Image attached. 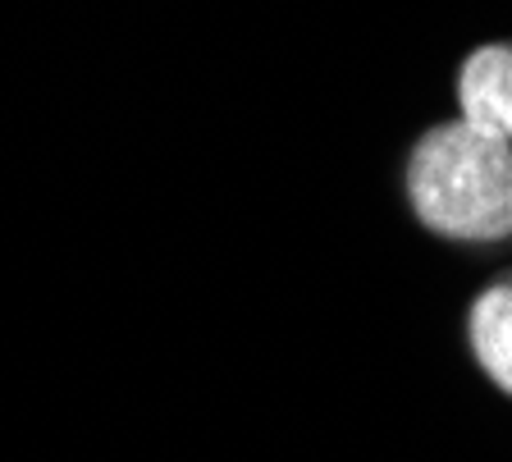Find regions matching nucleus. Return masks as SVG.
Here are the masks:
<instances>
[{"mask_svg":"<svg viewBox=\"0 0 512 462\" xmlns=\"http://www.w3.org/2000/svg\"><path fill=\"white\" fill-rule=\"evenodd\" d=\"M407 202L416 220L453 243L512 238V142L462 119H444L407 156Z\"/></svg>","mask_w":512,"mask_h":462,"instance_id":"nucleus-1","label":"nucleus"},{"mask_svg":"<svg viewBox=\"0 0 512 462\" xmlns=\"http://www.w3.org/2000/svg\"><path fill=\"white\" fill-rule=\"evenodd\" d=\"M467 339L480 371L512 398V280H499L471 302Z\"/></svg>","mask_w":512,"mask_h":462,"instance_id":"nucleus-3","label":"nucleus"},{"mask_svg":"<svg viewBox=\"0 0 512 462\" xmlns=\"http://www.w3.org/2000/svg\"><path fill=\"white\" fill-rule=\"evenodd\" d=\"M462 124L512 142V42H485L458 69Z\"/></svg>","mask_w":512,"mask_h":462,"instance_id":"nucleus-2","label":"nucleus"}]
</instances>
